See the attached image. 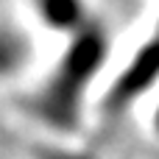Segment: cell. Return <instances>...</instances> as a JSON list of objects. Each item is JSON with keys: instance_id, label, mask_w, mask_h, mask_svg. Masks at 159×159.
I'll return each instance as SVG.
<instances>
[{"instance_id": "6da1fadb", "label": "cell", "mask_w": 159, "mask_h": 159, "mask_svg": "<svg viewBox=\"0 0 159 159\" xmlns=\"http://www.w3.org/2000/svg\"><path fill=\"white\" fill-rule=\"evenodd\" d=\"M106 45H109L106 34L95 22H87L75 34L56 75L48 81V87L34 101V112L42 120H48L50 126H59V129L75 126L81 95H84L87 84L92 81V75L98 73V67L106 56Z\"/></svg>"}, {"instance_id": "7a4b0ae2", "label": "cell", "mask_w": 159, "mask_h": 159, "mask_svg": "<svg viewBox=\"0 0 159 159\" xmlns=\"http://www.w3.org/2000/svg\"><path fill=\"white\" fill-rule=\"evenodd\" d=\"M159 78V36L151 39L129 64V70L117 78L112 95H109V106L120 109L123 103H129L131 98H137L143 89H148Z\"/></svg>"}, {"instance_id": "3957f363", "label": "cell", "mask_w": 159, "mask_h": 159, "mask_svg": "<svg viewBox=\"0 0 159 159\" xmlns=\"http://www.w3.org/2000/svg\"><path fill=\"white\" fill-rule=\"evenodd\" d=\"M42 20L56 31H81L87 25L81 0H36Z\"/></svg>"}, {"instance_id": "277c9868", "label": "cell", "mask_w": 159, "mask_h": 159, "mask_svg": "<svg viewBox=\"0 0 159 159\" xmlns=\"http://www.w3.org/2000/svg\"><path fill=\"white\" fill-rule=\"evenodd\" d=\"M28 56V48H25V39L17 36V34H8V31H0V78L20 70L22 61Z\"/></svg>"}]
</instances>
